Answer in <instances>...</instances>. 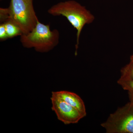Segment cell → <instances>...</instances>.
Instances as JSON below:
<instances>
[{"mask_svg":"<svg viewBox=\"0 0 133 133\" xmlns=\"http://www.w3.org/2000/svg\"><path fill=\"white\" fill-rule=\"evenodd\" d=\"M131 57H133V55H132V56H131Z\"/></svg>","mask_w":133,"mask_h":133,"instance_id":"4fadbf2b","label":"cell"},{"mask_svg":"<svg viewBox=\"0 0 133 133\" xmlns=\"http://www.w3.org/2000/svg\"><path fill=\"white\" fill-rule=\"evenodd\" d=\"M9 19L8 8H0V21L4 23Z\"/></svg>","mask_w":133,"mask_h":133,"instance_id":"30bf717a","label":"cell"},{"mask_svg":"<svg viewBox=\"0 0 133 133\" xmlns=\"http://www.w3.org/2000/svg\"><path fill=\"white\" fill-rule=\"evenodd\" d=\"M101 125L107 133H133L132 101L118 108Z\"/></svg>","mask_w":133,"mask_h":133,"instance_id":"277c9868","label":"cell"},{"mask_svg":"<svg viewBox=\"0 0 133 133\" xmlns=\"http://www.w3.org/2000/svg\"><path fill=\"white\" fill-rule=\"evenodd\" d=\"M59 33L57 29L51 30L49 24L39 21L29 33L20 36L22 45L27 49L33 48L37 52H47L53 49L58 44Z\"/></svg>","mask_w":133,"mask_h":133,"instance_id":"7a4b0ae2","label":"cell"},{"mask_svg":"<svg viewBox=\"0 0 133 133\" xmlns=\"http://www.w3.org/2000/svg\"><path fill=\"white\" fill-rule=\"evenodd\" d=\"M48 13L53 16L66 17L77 30L76 52L79 44L81 31L86 24L92 23L95 19L94 15L85 7L74 1H68L58 3L48 10Z\"/></svg>","mask_w":133,"mask_h":133,"instance_id":"6da1fadb","label":"cell"},{"mask_svg":"<svg viewBox=\"0 0 133 133\" xmlns=\"http://www.w3.org/2000/svg\"></svg>","mask_w":133,"mask_h":133,"instance_id":"5bb4252c","label":"cell"},{"mask_svg":"<svg viewBox=\"0 0 133 133\" xmlns=\"http://www.w3.org/2000/svg\"><path fill=\"white\" fill-rule=\"evenodd\" d=\"M8 38L4 23H2L0 25V40L5 41Z\"/></svg>","mask_w":133,"mask_h":133,"instance_id":"8fae6325","label":"cell"},{"mask_svg":"<svg viewBox=\"0 0 133 133\" xmlns=\"http://www.w3.org/2000/svg\"><path fill=\"white\" fill-rule=\"evenodd\" d=\"M121 76L119 79L128 80L133 79V57H131L129 63L121 70Z\"/></svg>","mask_w":133,"mask_h":133,"instance_id":"ba28073f","label":"cell"},{"mask_svg":"<svg viewBox=\"0 0 133 133\" xmlns=\"http://www.w3.org/2000/svg\"><path fill=\"white\" fill-rule=\"evenodd\" d=\"M51 109L56 113L57 119L65 125L77 124L84 116L77 109L58 97L52 92L51 97Z\"/></svg>","mask_w":133,"mask_h":133,"instance_id":"5b68a950","label":"cell"},{"mask_svg":"<svg viewBox=\"0 0 133 133\" xmlns=\"http://www.w3.org/2000/svg\"><path fill=\"white\" fill-rule=\"evenodd\" d=\"M129 95L130 101L133 102V93L129 92Z\"/></svg>","mask_w":133,"mask_h":133,"instance_id":"7c38bea8","label":"cell"},{"mask_svg":"<svg viewBox=\"0 0 133 133\" xmlns=\"http://www.w3.org/2000/svg\"><path fill=\"white\" fill-rule=\"evenodd\" d=\"M58 97L62 99L68 104L78 111L84 117L86 116L85 105L83 100L77 94L66 91L54 92Z\"/></svg>","mask_w":133,"mask_h":133,"instance_id":"8992f818","label":"cell"},{"mask_svg":"<svg viewBox=\"0 0 133 133\" xmlns=\"http://www.w3.org/2000/svg\"><path fill=\"white\" fill-rule=\"evenodd\" d=\"M33 1L10 0L8 8L9 19L8 21L18 26L22 34L30 32L35 27L38 21L33 6Z\"/></svg>","mask_w":133,"mask_h":133,"instance_id":"3957f363","label":"cell"},{"mask_svg":"<svg viewBox=\"0 0 133 133\" xmlns=\"http://www.w3.org/2000/svg\"><path fill=\"white\" fill-rule=\"evenodd\" d=\"M7 34L9 38H13L22 35L19 27L10 21H8L4 23Z\"/></svg>","mask_w":133,"mask_h":133,"instance_id":"52a82bcc","label":"cell"},{"mask_svg":"<svg viewBox=\"0 0 133 133\" xmlns=\"http://www.w3.org/2000/svg\"><path fill=\"white\" fill-rule=\"evenodd\" d=\"M117 83L124 90L128 91L129 92L133 93V79L128 80L118 79Z\"/></svg>","mask_w":133,"mask_h":133,"instance_id":"9c48e42d","label":"cell"}]
</instances>
